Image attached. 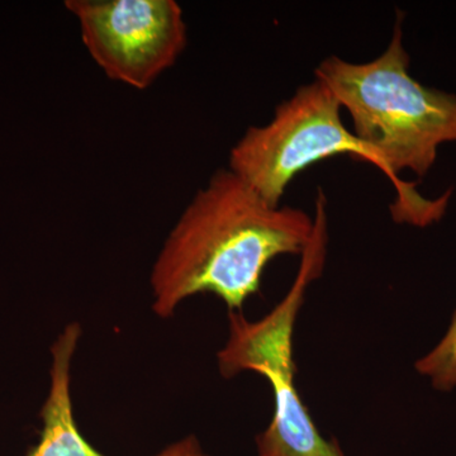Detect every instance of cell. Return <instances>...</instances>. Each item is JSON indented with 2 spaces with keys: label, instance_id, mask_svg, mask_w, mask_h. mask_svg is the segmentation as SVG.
Segmentation results:
<instances>
[{
  "label": "cell",
  "instance_id": "277c9868",
  "mask_svg": "<svg viewBox=\"0 0 456 456\" xmlns=\"http://www.w3.org/2000/svg\"><path fill=\"white\" fill-rule=\"evenodd\" d=\"M341 110L331 90L320 80L299 86L279 104L270 122L248 128L237 141L228 169L275 207L281 206L299 173L335 156H358L388 178L378 155L345 127Z\"/></svg>",
  "mask_w": 456,
  "mask_h": 456
},
{
  "label": "cell",
  "instance_id": "52a82bcc",
  "mask_svg": "<svg viewBox=\"0 0 456 456\" xmlns=\"http://www.w3.org/2000/svg\"><path fill=\"white\" fill-rule=\"evenodd\" d=\"M417 373L430 380L437 392L449 393L456 388V311L445 335L422 358L415 362Z\"/></svg>",
  "mask_w": 456,
  "mask_h": 456
},
{
  "label": "cell",
  "instance_id": "3957f363",
  "mask_svg": "<svg viewBox=\"0 0 456 456\" xmlns=\"http://www.w3.org/2000/svg\"><path fill=\"white\" fill-rule=\"evenodd\" d=\"M326 244V209L317 208L314 239L287 296L260 320L228 312L227 341L217 354L222 377L253 371L268 380L274 395L272 421L256 437V456H345L338 441L318 431L296 388L294 326L308 285L322 272Z\"/></svg>",
  "mask_w": 456,
  "mask_h": 456
},
{
  "label": "cell",
  "instance_id": "9c48e42d",
  "mask_svg": "<svg viewBox=\"0 0 456 456\" xmlns=\"http://www.w3.org/2000/svg\"><path fill=\"white\" fill-rule=\"evenodd\" d=\"M206 456H208V455L206 454Z\"/></svg>",
  "mask_w": 456,
  "mask_h": 456
},
{
  "label": "cell",
  "instance_id": "7a4b0ae2",
  "mask_svg": "<svg viewBox=\"0 0 456 456\" xmlns=\"http://www.w3.org/2000/svg\"><path fill=\"white\" fill-rule=\"evenodd\" d=\"M402 22L399 14L391 41L377 59L358 64L329 56L314 75L349 113L351 131L383 161L398 196L395 220L424 227L440 220L446 200H424L399 174L408 170L424 178L439 147L456 142V95L413 79Z\"/></svg>",
  "mask_w": 456,
  "mask_h": 456
},
{
  "label": "cell",
  "instance_id": "6da1fadb",
  "mask_svg": "<svg viewBox=\"0 0 456 456\" xmlns=\"http://www.w3.org/2000/svg\"><path fill=\"white\" fill-rule=\"evenodd\" d=\"M314 220L289 206H272L232 171H216L174 224L150 275L152 311L174 316L197 294H215L228 312H241L259 292L266 266L302 255Z\"/></svg>",
  "mask_w": 456,
  "mask_h": 456
},
{
  "label": "cell",
  "instance_id": "8992f818",
  "mask_svg": "<svg viewBox=\"0 0 456 456\" xmlns=\"http://www.w3.org/2000/svg\"><path fill=\"white\" fill-rule=\"evenodd\" d=\"M82 327L69 323L51 346L50 388L41 410L40 441L27 456H104L84 439L75 421L71 368Z\"/></svg>",
  "mask_w": 456,
  "mask_h": 456
},
{
  "label": "cell",
  "instance_id": "5b68a950",
  "mask_svg": "<svg viewBox=\"0 0 456 456\" xmlns=\"http://www.w3.org/2000/svg\"><path fill=\"white\" fill-rule=\"evenodd\" d=\"M86 49L110 79L150 88L187 47L175 0H68Z\"/></svg>",
  "mask_w": 456,
  "mask_h": 456
},
{
  "label": "cell",
  "instance_id": "ba28073f",
  "mask_svg": "<svg viewBox=\"0 0 456 456\" xmlns=\"http://www.w3.org/2000/svg\"><path fill=\"white\" fill-rule=\"evenodd\" d=\"M154 456H206L196 436H187L184 439L171 444L159 454Z\"/></svg>",
  "mask_w": 456,
  "mask_h": 456
}]
</instances>
